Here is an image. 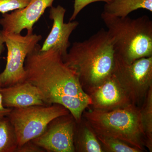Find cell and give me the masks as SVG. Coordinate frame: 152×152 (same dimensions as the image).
Returning <instances> with one entry per match:
<instances>
[{
	"label": "cell",
	"instance_id": "obj_3",
	"mask_svg": "<svg viewBox=\"0 0 152 152\" xmlns=\"http://www.w3.org/2000/svg\"><path fill=\"white\" fill-rule=\"evenodd\" d=\"M101 18L107 28L115 55L127 64L152 56V21L148 16L120 18L103 12Z\"/></svg>",
	"mask_w": 152,
	"mask_h": 152
},
{
	"label": "cell",
	"instance_id": "obj_14",
	"mask_svg": "<svg viewBox=\"0 0 152 152\" xmlns=\"http://www.w3.org/2000/svg\"><path fill=\"white\" fill-rule=\"evenodd\" d=\"M152 12V0H111L106 3L103 12L113 17L123 18L138 9Z\"/></svg>",
	"mask_w": 152,
	"mask_h": 152
},
{
	"label": "cell",
	"instance_id": "obj_12",
	"mask_svg": "<svg viewBox=\"0 0 152 152\" xmlns=\"http://www.w3.org/2000/svg\"><path fill=\"white\" fill-rule=\"evenodd\" d=\"M0 91L4 107L20 108L34 105H45L37 88L26 80L10 86L1 87Z\"/></svg>",
	"mask_w": 152,
	"mask_h": 152
},
{
	"label": "cell",
	"instance_id": "obj_22",
	"mask_svg": "<svg viewBox=\"0 0 152 152\" xmlns=\"http://www.w3.org/2000/svg\"><path fill=\"white\" fill-rule=\"evenodd\" d=\"M4 38H3L2 33L1 31H0V57H1L2 53L4 49ZM0 87H1V81H0Z\"/></svg>",
	"mask_w": 152,
	"mask_h": 152
},
{
	"label": "cell",
	"instance_id": "obj_7",
	"mask_svg": "<svg viewBox=\"0 0 152 152\" xmlns=\"http://www.w3.org/2000/svg\"><path fill=\"white\" fill-rule=\"evenodd\" d=\"M5 44L7 49L5 69L0 74L1 87L10 86L26 80L25 62L29 53L34 49L42 37L37 34H20L3 31Z\"/></svg>",
	"mask_w": 152,
	"mask_h": 152
},
{
	"label": "cell",
	"instance_id": "obj_4",
	"mask_svg": "<svg viewBox=\"0 0 152 152\" xmlns=\"http://www.w3.org/2000/svg\"><path fill=\"white\" fill-rule=\"evenodd\" d=\"M82 117L97 135L121 140L143 151L145 136L140 109L133 104L111 111L86 110Z\"/></svg>",
	"mask_w": 152,
	"mask_h": 152
},
{
	"label": "cell",
	"instance_id": "obj_9",
	"mask_svg": "<svg viewBox=\"0 0 152 152\" xmlns=\"http://www.w3.org/2000/svg\"><path fill=\"white\" fill-rule=\"evenodd\" d=\"M55 0H31L24 8L16 10L11 13L3 14L0 25L3 31L20 34L24 29L32 34L33 27L48 8L53 6Z\"/></svg>",
	"mask_w": 152,
	"mask_h": 152
},
{
	"label": "cell",
	"instance_id": "obj_6",
	"mask_svg": "<svg viewBox=\"0 0 152 152\" xmlns=\"http://www.w3.org/2000/svg\"><path fill=\"white\" fill-rule=\"evenodd\" d=\"M112 75L132 103L138 106L152 86V56L141 58L129 64L115 55Z\"/></svg>",
	"mask_w": 152,
	"mask_h": 152
},
{
	"label": "cell",
	"instance_id": "obj_19",
	"mask_svg": "<svg viewBox=\"0 0 152 152\" xmlns=\"http://www.w3.org/2000/svg\"><path fill=\"white\" fill-rule=\"evenodd\" d=\"M111 1V0H75L73 12L70 18L69 21H74L82 10L91 3L96 2H104L108 3Z\"/></svg>",
	"mask_w": 152,
	"mask_h": 152
},
{
	"label": "cell",
	"instance_id": "obj_11",
	"mask_svg": "<svg viewBox=\"0 0 152 152\" xmlns=\"http://www.w3.org/2000/svg\"><path fill=\"white\" fill-rule=\"evenodd\" d=\"M66 12V9L62 6L51 7L49 17L53 21V26L42 46L41 47L42 51L54 49L59 52L62 57L66 54L68 49L71 46L70 37L79 23L76 21L64 23Z\"/></svg>",
	"mask_w": 152,
	"mask_h": 152
},
{
	"label": "cell",
	"instance_id": "obj_20",
	"mask_svg": "<svg viewBox=\"0 0 152 152\" xmlns=\"http://www.w3.org/2000/svg\"><path fill=\"white\" fill-rule=\"evenodd\" d=\"M43 149L36 145L32 140L18 146L15 152H44Z\"/></svg>",
	"mask_w": 152,
	"mask_h": 152
},
{
	"label": "cell",
	"instance_id": "obj_18",
	"mask_svg": "<svg viewBox=\"0 0 152 152\" xmlns=\"http://www.w3.org/2000/svg\"><path fill=\"white\" fill-rule=\"evenodd\" d=\"M31 0H0V12L7 13L16 10L24 8Z\"/></svg>",
	"mask_w": 152,
	"mask_h": 152
},
{
	"label": "cell",
	"instance_id": "obj_5",
	"mask_svg": "<svg viewBox=\"0 0 152 152\" xmlns=\"http://www.w3.org/2000/svg\"><path fill=\"white\" fill-rule=\"evenodd\" d=\"M69 113L64 106L53 104L12 109L7 117L13 127L20 146L42 134L56 118Z\"/></svg>",
	"mask_w": 152,
	"mask_h": 152
},
{
	"label": "cell",
	"instance_id": "obj_2",
	"mask_svg": "<svg viewBox=\"0 0 152 152\" xmlns=\"http://www.w3.org/2000/svg\"><path fill=\"white\" fill-rule=\"evenodd\" d=\"M115 58L111 40L104 28L83 42H75L62 57L64 63L77 75L86 92L111 75Z\"/></svg>",
	"mask_w": 152,
	"mask_h": 152
},
{
	"label": "cell",
	"instance_id": "obj_17",
	"mask_svg": "<svg viewBox=\"0 0 152 152\" xmlns=\"http://www.w3.org/2000/svg\"><path fill=\"white\" fill-rule=\"evenodd\" d=\"M104 152H141L140 150L125 142L114 138L97 135Z\"/></svg>",
	"mask_w": 152,
	"mask_h": 152
},
{
	"label": "cell",
	"instance_id": "obj_10",
	"mask_svg": "<svg viewBox=\"0 0 152 152\" xmlns=\"http://www.w3.org/2000/svg\"><path fill=\"white\" fill-rule=\"evenodd\" d=\"M92 110L111 111L132 104L113 75L97 86L87 91Z\"/></svg>",
	"mask_w": 152,
	"mask_h": 152
},
{
	"label": "cell",
	"instance_id": "obj_13",
	"mask_svg": "<svg viewBox=\"0 0 152 152\" xmlns=\"http://www.w3.org/2000/svg\"><path fill=\"white\" fill-rule=\"evenodd\" d=\"M74 145L75 152H104L96 134L83 117L80 122L76 123Z\"/></svg>",
	"mask_w": 152,
	"mask_h": 152
},
{
	"label": "cell",
	"instance_id": "obj_1",
	"mask_svg": "<svg viewBox=\"0 0 152 152\" xmlns=\"http://www.w3.org/2000/svg\"><path fill=\"white\" fill-rule=\"evenodd\" d=\"M40 48L37 44L26 58V80L37 88L46 104L64 106L79 122L91 104V98L59 52L54 49L42 51Z\"/></svg>",
	"mask_w": 152,
	"mask_h": 152
},
{
	"label": "cell",
	"instance_id": "obj_15",
	"mask_svg": "<svg viewBox=\"0 0 152 152\" xmlns=\"http://www.w3.org/2000/svg\"><path fill=\"white\" fill-rule=\"evenodd\" d=\"M140 109L145 136V147L152 152V86L144 99Z\"/></svg>",
	"mask_w": 152,
	"mask_h": 152
},
{
	"label": "cell",
	"instance_id": "obj_16",
	"mask_svg": "<svg viewBox=\"0 0 152 152\" xmlns=\"http://www.w3.org/2000/svg\"><path fill=\"white\" fill-rule=\"evenodd\" d=\"M18 146L12 125L6 117L0 120V152H15Z\"/></svg>",
	"mask_w": 152,
	"mask_h": 152
},
{
	"label": "cell",
	"instance_id": "obj_21",
	"mask_svg": "<svg viewBox=\"0 0 152 152\" xmlns=\"http://www.w3.org/2000/svg\"><path fill=\"white\" fill-rule=\"evenodd\" d=\"M12 109L6 107L4 106L3 103L2 96L0 91V120L7 116L12 111Z\"/></svg>",
	"mask_w": 152,
	"mask_h": 152
},
{
	"label": "cell",
	"instance_id": "obj_8",
	"mask_svg": "<svg viewBox=\"0 0 152 152\" xmlns=\"http://www.w3.org/2000/svg\"><path fill=\"white\" fill-rule=\"evenodd\" d=\"M76 123L71 113L57 117L49 123L42 134L32 141L45 152H75Z\"/></svg>",
	"mask_w": 152,
	"mask_h": 152
}]
</instances>
